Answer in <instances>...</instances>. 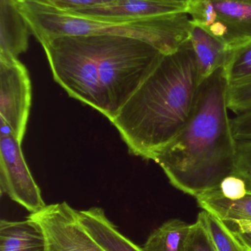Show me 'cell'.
I'll use <instances>...</instances> for the list:
<instances>
[{"instance_id":"6da1fadb","label":"cell","mask_w":251,"mask_h":251,"mask_svg":"<svg viewBox=\"0 0 251 251\" xmlns=\"http://www.w3.org/2000/svg\"><path fill=\"white\" fill-rule=\"evenodd\" d=\"M201 82L190 38L176 51L163 54L111 122L129 152L156 160L191 119Z\"/></svg>"},{"instance_id":"7a4b0ae2","label":"cell","mask_w":251,"mask_h":251,"mask_svg":"<svg viewBox=\"0 0 251 251\" xmlns=\"http://www.w3.org/2000/svg\"><path fill=\"white\" fill-rule=\"evenodd\" d=\"M223 67L203 79L191 119L156 162L173 187L197 197L234 173L237 141L228 114Z\"/></svg>"},{"instance_id":"3957f363","label":"cell","mask_w":251,"mask_h":251,"mask_svg":"<svg viewBox=\"0 0 251 251\" xmlns=\"http://www.w3.org/2000/svg\"><path fill=\"white\" fill-rule=\"evenodd\" d=\"M37 40L64 35H106L140 40L167 54L190 38L192 20L187 11L129 19H100L74 16L45 4L16 0Z\"/></svg>"},{"instance_id":"277c9868","label":"cell","mask_w":251,"mask_h":251,"mask_svg":"<svg viewBox=\"0 0 251 251\" xmlns=\"http://www.w3.org/2000/svg\"><path fill=\"white\" fill-rule=\"evenodd\" d=\"M95 50L104 113L112 122L137 92L163 56L144 41L91 35Z\"/></svg>"},{"instance_id":"5b68a950","label":"cell","mask_w":251,"mask_h":251,"mask_svg":"<svg viewBox=\"0 0 251 251\" xmlns=\"http://www.w3.org/2000/svg\"><path fill=\"white\" fill-rule=\"evenodd\" d=\"M55 81L68 95L104 113L95 50L91 35H64L38 40Z\"/></svg>"},{"instance_id":"8992f818","label":"cell","mask_w":251,"mask_h":251,"mask_svg":"<svg viewBox=\"0 0 251 251\" xmlns=\"http://www.w3.org/2000/svg\"><path fill=\"white\" fill-rule=\"evenodd\" d=\"M187 13L230 49L251 41V0H193Z\"/></svg>"},{"instance_id":"52a82bcc","label":"cell","mask_w":251,"mask_h":251,"mask_svg":"<svg viewBox=\"0 0 251 251\" xmlns=\"http://www.w3.org/2000/svg\"><path fill=\"white\" fill-rule=\"evenodd\" d=\"M32 89L28 69L19 59L0 60L1 131L22 143L30 111Z\"/></svg>"},{"instance_id":"ba28073f","label":"cell","mask_w":251,"mask_h":251,"mask_svg":"<svg viewBox=\"0 0 251 251\" xmlns=\"http://www.w3.org/2000/svg\"><path fill=\"white\" fill-rule=\"evenodd\" d=\"M0 186L1 193L31 213L47 205L25 162L21 143L10 132L0 133Z\"/></svg>"},{"instance_id":"9c48e42d","label":"cell","mask_w":251,"mask_h":251,"mask_svg":"<svg viewBox=\"0 0 251 251\" xmlns=\"http://www.w3.org/2000/svg\"><path fill=\"white\" fill-rule=\"evenodd\" d=\"M27 218L42 230L46 251H106L84 229L78 210L66 202L47 205Z\"/></svg>"},{"instance_id":"30bf717a","label":"cell","mask_w":251,"mask_h":251,"mask_svg":"<svg viewBox=\"0 0 251 251\" xmlns=\"http://www.w3.org/2000/svg\"><path fill=\"white\" fill-rule=\"evenodd\" d=\"M51 7L66 14L100 19H129L164 16L187 11V6L182 4L154 0H122L108 4L70 8Z\"/></svg>"},{"instance_id":"8fae6325","label":"cell","mask_w":251,"mask_h":251,"mask_svg":"<svg viewBox=\"0 0 251 251\" xmlns=\"http://www.w3.org/2000/svg\"><path fill=\"white\" fill-rule=\"evenodd\" d=\"M29 32L16 0H0V60L18 59L25 52Z\"/></svg>"},{"instance_id":"7c38bea8","label":"cell","mask_w":251,"mask_h":251,"mask_svg":"<svg viewBox=\"0 0 251 251\" xmlns=\"http://www.w3.org/2000/svg\"><path fill=\"white\" fill-rule=\"evenodd\" d=\"M78 219L91 238L106 251H143L121 234L102 208L78 210Z\"/></svg>"},{"instance_id":"4fadbf2b","label":"cell","mask_w":251,"mask_h":251,"mask_svg":"<svg viewBox=\"0 0 251 251\" xmlns=\"http://www.w3.org/2000/svg\"><path fill=\"white\" fill-rule=\"evenodd\" d=\"M192 20V19H191ZM190 40L202 82L226 62L230 48L207 29L192 21Z\"/></svg>"},{"instance_id":"5bb4252c","label":"cell","mask_w":251,"mask_h":251,"mask_svg":"<svg viewBox=\"0 0 251 251\" xmlns=\"http://www.w3.org/2000/svg\"><path fill=\"white\" fill-rule=\"evenodd\" d=\"M46 239L38 224L25 221L0 222V251H46Z\"/></svg>"},{"instance_id":"9a60e30c","label":"cell","mask_w":251,"mask_h":251,"mask_svg":"<svg viewBox=\"0 0 251 251\" xmlns=\"http://www.w3.org/2000/svg\"><path fill=\"white\" fill-rule=\"evenodd\" d=\"M195 198L203 210L210 212L224 222L251 221V193L249 192L242 199L230 200L216 188Z\"/></svg>"},{"instance_id":"2e32d148","label":"cell","mask_w":251,"mask_h":251,"mask_svg":"<svg viewBox=\"0 0 251 251\" xmlns=\"http://www.w3.org/2000/svg\"><path fill=\"white\" fill-rule=\"evenodd\" d=\"M190 225L180 219L164 223L149 236L143 251H184Z\"/></svg>"},{"instance_id":"e0dca14e","label":"cell","mask_w":251,"mask_h":251,"mask_svg":"<svg viewBox=\"0 0 251 251\" xmlns=\"http://www.w3.org/2000/svg\"><path fill=\"white\" fill-rule=\"evenodd\" d=\"M197 221L202 223L210 234L217 251H249L226 223L210 212L202 211L197 216Z\"/></svg>"},{"instance_id":"ac0fdd59","label":"cell","mask_w":251,"mask_h":251,"mask_svg":"<svg viewBox=\"0 0 251 251\" xmlns=\"http://www.w3.org/2000/svg\"><path fill=\"white\" fill-rule=\"evenodd\" d=\"M223 72L229 86L251 80V41L230 49Z\"/></svg>"},{"instance_id":"d6986e66","label":"cell","mask_w":251,"mask_h":251,"mask_svg":"<svg viewBox=\"0 0 251 251\" xmlns=\"http://www.w3.org/2000/svg\"><path fill=\"white\" fill-rule=\"evenodd\" d=\"M228 106L235 115L251 110V80L228 87Z\"/></svg>"},{"instance_id":"ffe728a7","label":"cell","mask_w":251,"mask_h":251,"mask_svg":"<svg viewBox=\"0 0 251 251\" xmlns=\"http://www.w3.org/2000/svg\"><path fill=\"white\" fill-rule=\"evenodd\" d=\"M184 251H218L210 234L197 220L190 225Z\"/></svg>"},{"instance_id":"44dd1931","label":"cell","mask_w":251,"mask_h":251,"mask_svg":"<svg viewBox=\"0 0 251 251\" xmlns=\"http://www.w3.org/2000/svg\"><path fill=\"white\" fill-rule=\"evenodd\" d=\"M21 1H32L40 3L57 8H70V7H86V6L98 5L108 4L122 0H21ZM162 2L188 5L193 0H154Z\"/></svg>"},{"instance_id":"7402d4cb","label":"cell","mask_w":251,"mask_h":251,"mask_svg":"<svg viewBox=\"0 0 251 251\" xmlns=\"http://www.w3.org/2000/svg\"><path fill=\"white\" fill-rule=\"evenodd\" d=\"M232 174L243 178L248 192L251 193V143H237V158Z\"/></svg>"},{"instance_id":"603a6c76","label":"cell","mask_w":251,"mask_h":251,"mask_svg":"<svg viewBox=\"0 0 251 251\" xmlns=\"http://www.w3.org/2000/svg\"><path fill=\"white\" fill-rule=\"evenodd\" d=\"M218 189L224 197L230 200L242 199L248 193L246 181L235 174L225 177L221 181Z\"/></svg>"},{"instance_id":"cb8c5ba5","label":"cell","mask_w":251,"mask_h":251,"mask_svg":"<svg viewBox=\"0 0 251 251\" xmlns=\"http://www.w3.org/2000/svg\"><path fill=\"white\" fill-rule=\"evenodd\" d=\"M233 133L237 143H251V110L231 119Z\"/></svg>"},{"instance_id":"d4e9b609","label":"cell","mask_w":251,"mask_h":251,"mask_svg":"<svg viewBox=\"0 0 251 251\" xmlns=\"http://www.w3.org/2000/svg\"><path fill=\"white\" fill-rule=\"evenodd\" d=\"M234 226L232 230L239 240L249 251H251V221H234L229 222Z\"/></svg>"}]
</instances>
